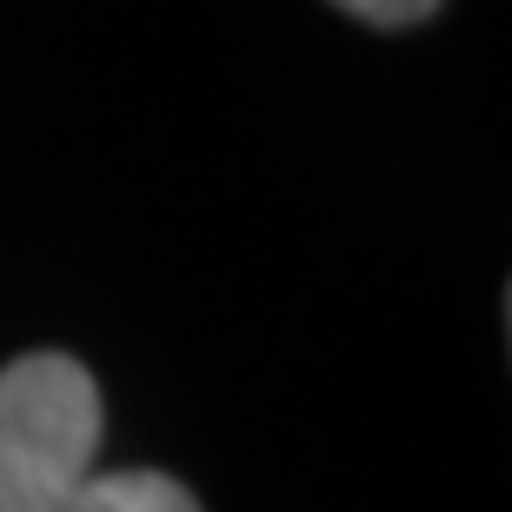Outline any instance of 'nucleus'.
Segmentation results:
<instances>
[{"label":"nucleus","instance_id":"f03ea898","mask_svg":"<svg viewBox=\"0 0 512 512\" xmlns=\"http://www.w3.org/2000/svg\"><path fill=\"white\" fill-rule=\"evenodd\" d=\"M60 512H200V499L167 473H94Z\"/></svg>","mask_w":512,"mask_h":512},{"label":"nucleus","instance_id":"7ed1b4c3","mask_svg":"<svg viewBox=\"0 0 512 512\" xmlns=\"http://www.w3.org/2000/svg\"><path fill=\"white\" fill-rule=\"evenodd\" d=\"M333 7L366 20V27H419V20H433L446 0H333Z\"/></svg>","mask_w":512,"mask_h":512},{"label":"nucleus","instance_id":"f257e3e1","mask_svg":"<svg viewBox=\"0 0 512 512\" xmlns=\"http://www.w3.org/2000/svg\"><path fill=\"white\" fill-rule=\"evenodd\" d=\"M100 386L67 353H20L0 373V512H60L100 473Z\"/></svg>","mask_w":512,"mask_h":512}]
</instances>
